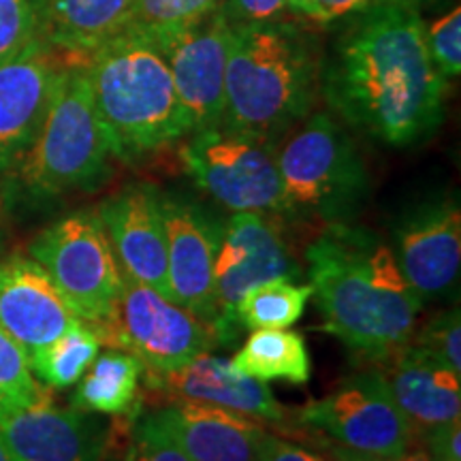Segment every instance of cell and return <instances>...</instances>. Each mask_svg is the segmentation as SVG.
Segmentation results:
<instances>
[{
	"instance_id": "5",
	"label": "cell",
	"mask_w": 461,
	"mask_h": 461,
	"mask_svg": "<svg viewBox=\"0 0 461 461\" xmlns=\"http://www.w3.org/2000/svg\"><path fill=\"white\" fill-rule=\"evenodd\" d=\"M112 160V143L96 112L86 65L67 60L41 129L7 176L11 190L26 203H50L101 186Z\"/></svg>"
},
{
	"instance_id": "6",
	"label": "cell",
	"mask_w": 461,
	"mask_h": 461,
	"mask_svg": "<svg viewBox=\"0 0 461 461\" xmlns=\"http://www.w3.org/2000/svg\"><path fill=\"white\" fill-rule=\"evenodd\" d=\"M288 221L350 224L370 197V173L359 148L330 112H312L278 143Z\"/></svg>"
},
{
	"instance_id": "10",
	"label": "cell",
	"mask_w": 461,
	"mask_h": 461,
	"mask_svg": "<svg viewBox=\"0 0 461 461\" xmlns=\"http://www.w3.org/2000/svg\"><path fill=\"white\" fill-rule=\"evenodd\" d=\"M305 428L331 438L348 451L389 461L414 442V431L397 408L378 367L344 378L322 400L297 412Z\"/></svg>"
},
{
	"instance_id": "13",
	"label": "cell",
	"mask_w": 461,
	"mask_h": 461,
	"mask_svg": "<svg viewBox=\"0 0 461 461\" xmlns=\"http://www.w3.org/2000/svg\"><path fill=\"white\" fill-rule=\"evenodd\" d=\"M391 250L423 303L451 297L461 267V212L453 194L406 207L391 227Z\"/></svg>"
},
{
	"instance_id": "41",
	"label": "cell",
	"mask_w": 461,
	"mask_h": 461,
	"mask_svg": "<svg viewBox=\"0 0 461 461\" xmlns=\"http://www.w3.org/2000/svg\"><path fill=\"white\" fill-rule=\"evenodd\" d=\"M374 3H389V5H411V7H419V5L434 3V0H374ZM372 3V5H374Z\"/></svg>"
},
{
	"instance_id": "40",
	"label": "cell",
	"mask_w": 461,
	"mask_h": 461,
	"mask_svg": "<svg viewBox=\"0 0 461 461\" xmlns=\"http://www.w3.org/2000/svg\"><path fill=\"white\" fill-rule=\"evenodd\" d=\"M0 461H17L14 451H11L7 440H5L3 434H0Z\"/></svg>"
},
{
	"instance_id": "15",
	"label": "cell",
	"mask_w": 461,
	"mask_h": 461,
	"mask_svg": "<svg viewBox=\"0 0 461 461\" xmlns=\"http://www.w3.org/2000/svg\"><path fill=\"white\" fill-rule=\"evenodd\" d=\"M65 62L43 37L0 62V180H7L41 129Z\"/></svg>"
},
{
	"instance_id": "3",
	"label": "cell",
	"mask_w": 461,
	"mask_h": 461,
	"mask_svg": "<svg viewBox=\"0 0 461 461\" xmlns=\"http://www.w3.org/2000/svg\"><path fill=\"white\" fill-rule=\"evenodd\" d=\"M321 48L293 20L230 24L222 124L280 141L319 99Z\"/></svg>"
},
{
	"instance_id": "25",
	"label": "cell",
	"mask_w": 461,
	"mask_h": 461,
	"mask_svg": "<svg viewBox=\"0 0 461 461\" xmlns=\"http://www.w3.org/2000/svg\"><path fill=\"white\" fill-rule=\"evenodd\" d=\"M101 346L99 327L79 321L56 342L28 355V363L34 376L43 380L45 387L67 389L77 384L90 363L99 357Z\"/></svg>"
},
{
	"instance_id": "31",
	"label": "cell",
	"mask_w": 461,
	"mask_h": 461,
	"mask_svg": "<svg viewBox=\"0 0 461 461\" xmlns=\"http://www.w3.org/2000/svg\"><path fill=\"white\" fill-rule=\"evenodd\" d=\"M221 7V0H135L131 26L165 28L188 24Z\"/></svg>"
},
{
	"instance_id": "9",
	"label": "cell",
	"mask_w": 461,
	"mask_h": 461,
	"mask_svg": "<svg viewBox=\"0 0 461 461\" xmlns=\"http://www.w3.org/2000/svg\"><path fill=\"white\" fill-rule=\"evenodd\" d=\"M96 327L103 344L129 350L148 374L180 370L216 346L205 322L129 276H124L113 316Z\"/></svg>"
},
{
	"instance_id": "22",
	"label": "cell",
	"mask_w": 461,
	"mask_h": 461,
	"mask_svg": "<svg viewBox=\"0 0 461 461\" xmlns=\"http://www.w3.org/2000/svg\"><path fill=\"white\" fill-rule=\"evenodd\" d=\"M135 0H45L43 39L65 60L92 51L131 26Z\"/></svg>"
},
{
	"instance_id": "26",
	"label": "cell",
	"mask_w": 461,
	"mask_h": 461,
	"mask_svg": "<svg viewBox=\"0 0 461 461\" xmlns=\"http://www.w3.org/2000/svg\"><path fill=\"white\" fill-rule=\"evenodd\" d=\"M312 295V285H293V280L265 282L241 297L235 321L252 331L288 330L302 319Z\"/></svg>"
},
{
	"instance_id": "29",
	"label": "cell",
	"mask_w": 461,
	"mask_h": 461,
	"mask_svg": "<svg viewBox=\"0 0 461 461\" xmlns=\"http://www.w3.org/2000/svg\"><path fill=\"white\" fill-rule=\"evenodd\" d=\"M425 48L448 84L461 73V7L455 5L431 24H425Z\"/></svg>"
},
{
	"instance_id": "21",
	"label": "cell",
	"mask_w": 461,
	"mask_h": 461,
	"mask_svg": "<svg viewBox=\"0 0 461 461\" xmlns=\"http://www.w3.org/2000/svg\"><path fill=\"white\" fill-rule=\"evenodd\" d=\"M378 370L387 380L391 395L411 423L414 436L423 438L440 425L461 420V376L417 344L408 342Z\"/></svg>"
},
{
	"instance_id": "19",
	"label": "cell",
	"mask_w": 461,
	"mask_h": 461,
	"mask_svg": "<svg viewBox=\"0 0 461 461\" xmlns=\"http://www.w3.org/2000/svg\"><path fill=\"white\" fill-rule=\"evenodd\" d=\"M0 434L17 461H96L99 445L88 417L43 393L22 406L0 403Z\"/></svg>"
},
{
	"instance_id": "28",
	"label": "cell",
	"mask_w": 461,
	"mask_h": 461,
	"mask_svg": "<svg viewBox=\"0 0 461 461\" xmlns=\"http://www.w3.org/2000/svg\"><path fill=\"white\" fill-rule=\"evenodd\" d=\"M43 393V387L34 380L24 348L0 327V403L22 406L39 400Z\"/></svg>"
},
{
	"instance_id": "38",
	"label": "cell",
	"mask_w": 461,
	"mask_h": 461,
	"mask_svg": "<svg viewBox=\"0 0 461 461\" xmlns=\"http://www.w3.org/2000/svg\"><path fill=\"white\" fill-rule=\"evenodd\" d=\"M389 461H434L431 459V455L428 453V448H425V445H412L406 448L402 455H397V457L389 459Z\"/></svg>"
},
{
	"instance_id": "27",
	"label": "cell",
	"mask_w": 461,
	"mask_h": 461,
	"mask_svg": "<svg viewBox=\"0 0 461 461\" xmlns=\"http://www.w3.org/2000/svg\"><path fill=\"white\" fill-rule=\"evenodd\" d=\"M45 0H0V62L43 37Z\"/></svg>"
},
{
	"instance_id": "33",
	"label": "cell",
	"mask_w": 461,
	"mask_h": 461,
	"mask_svg": "<svg viewBox=\"0 0 461 461\" xmlns=\"http://www.w3.org/2000/svg\"><path fill=\"white\" fill-rule=\"evenodd\" d=\"M221 9L229 24H263L291 14L286 0H221Z\"/></svg>"
},
{
	"instance_id": "1",
	"label": "cell",
	"mask_w": 461,
	"mask_h": 461,
	"mask_svg": "<svg viewBox=\"0 0 461 461\" xmlns=\"http://www.w3.org/2000/svg\"><path fill=\"white\" fill-rule=\"evenodd\" d=\"M447 92L411 5L374 3L346 17L321 51L319 95L339 122L380 146L428 141L445 120Z\"/></svg>"
},
{
	"instance_id": "4",
	"label": "cell",
	"mask_w": 461,
	"mask_h": 461,
	"mask_svg": "<svg viewBox=\"0 0 461 461\" xmlns=\"http://www.w3.org/2000/svg\"><path fill=\"white\" fill-rule=\"evenodd\" d=\"M82 62L113 158L135 163L190 135L169 65L146 31L129 26Z\"/></svg>"
},
{
	"instance_id": "32",
	"label": "cell",
	"mask_w": 461,
	"mask_h": 461,
	"mask_svg": "<svg viewBox=\"0 0 461 461\" xmlns=\"http://www.w3.org/2000/svg\"><path fill=\"white\" fill-rule=\"evenodd\" d=\"M126 461H193L163 429L146 414L129 431Z\"/></svg>"
},
{
	"instance_id": "8",
	"label": "cell",
	"mask_w": 461,
	"mask_h": 461,
	"mask_svg": "<svg viewBox=\"0 0 461 461\" xmlns=\"http://www.w3.org/2000/svg\"><path fill=\"white\" fill-rule=\"evenodd\" d=\"M34 258L77 319L90 325H105L115 312L124 274L96 212H73L31 241Z\"/></svg>"
},
{
	"instance_id": "16",
	"label": "cell",
	"mask_w": 461,
	"mask_h": 461,
	"mask_svg": "<svg viewBox=\"0 0 461 461\" xmlns=\"http://www.w3.org/2000/svg\"><path fill=\"white\" fill-rule=\"evenodd\" d=\"M96 214L107 230L122 274L169 299L160 188L146 182L129 184L103 201Z\"/></svg>"
},
{
	"instance_id": "24",
	"label": "cell",
	"mask_w": 461,
	"mask_h": 461,
	"mask_svg": "<svg viewBox=\"0 0 461 461\" xmlns=\"http://www.w3.org/2000/svg\"><path fill=\"white\" fill-rule=\"evenodd\" d=\"M230 366L261 383L308 384L312 359L302 333L291 330H258L235 353Z\"/></svg>"
},
{
	"instance_id": "35",
	"label": "cell",
	"mask_w": 461,
	"mask_h": 461,
	"mask_svg": "<svg viewBox=\"0 0 461 461\" xmlns=\"http://www.w3.org/2000/svg\"><path fill=\"white\" fill-rule=\"evenodd\" d=\"M423 440L434 461H461V420L428 431Z\"/></svg>"
},
{
	"instance_id": "7",
	"label": "cell",
	"mask_w": 461,
	"mask_h": 461,
	"mask_svg": "<svg viewBox=\"0 0 461 461\" xmlns=\"http://www.w3.org/2000/svg\"><path fill=\"white\" fill-rule=\"evenodd\" d=\"M180 158L190 180L218 205L288 221L278 141L221 122L184 137Z\"/></svg>"
},
{
	"instance_id": "18",
	"label": "cell",
	"mask_w": 461,
	"mask_h": 461,
	"mask_svg": "<svg viewBox=\"0 0 461 461\" xmlns=\"http://www.w3.org/2000/svg\"><path fill=\"white\" fill-rule=\"evenodd\" d=\"M193 461H261V420L203 402L177 400L149 412Z\"/></svg>"
},
{
	"instance_id": "37",
	"label": "cell",
	"mask_w": 461,
	"mask_h": 461,
	"mask_svg": "<svg viewBox=\"0 0 461 461\" xmlns=\"http://www.w3.org/2000/svg\"><path fill=\"white\" fill-rule=\"evenodd\" d=\"M322 447H325L327 451H330V455L336 461H383V459L370 457V455H361V453L348 451V448L333 445V442H322Z\"/></svg>"
},
{
	"instance_id": "30",
	"label": "cell",
	"mask_w": 461,
	"mask_h": 461,
	"mask_svg": "<svg viewBox=\"0 0 461 461\" xmlns=\"http://www.w3.org/2000/svg\"><path fill=\"white\" fill-rule=\"evenodd\" d=\"M419 348L434 357L438 363L461 376V316L459 308L445 310L420 327L419 336L412 338Z\"/></svg>"
},
{
	"instance_id": "2",
	"label": "cell",
	"mask_w": 461,
	"mask_h": 461,
	"mask_svg": "<svg viewBox=\"0 0 461 461\" xmlns=\"http://www.w3.org/2000/svg\"><path fill=\"white\" fill-rule=\"evenodd\" d=\"M305 261L322 316L321 331L372 363H384L412 342L425 303L376 233L336 224L310 244Z\"/></svg>"
},
{
	"instance_id": "11",
	"label": "cell",
	"mask_w": 461,
	"mask_h": 461,
	"mask_svg": "<svg viewBox=\"0 0 461 461\" xmlns=\"http://www.w3.org/2000/svg\"><path fill=\"white\" fill-rule=\"evenodd\" d=\"M302 265L293 258L280 229L263 214L240 212L222 222L214 265V322L218 346L235 342L240 325L235 310L252 288L272 280H295Z\"/></svg>"
},
{
	"instance_id": "17",
	"label": "cell",
	"mask_w": 461,
	"mask_h": 461,
	"mask_svg": "<svg viewBox=\"0 0 461 461\" xmlns=\"http://www.w3.org/2000/svg\"><path fill=\"white\" fill-rule=\"evenodd\" d=\"M79 321L34 258L15 255L0 263V327L26 355L56 342Z\"/></svg>"
},
{
	"instance_id": "34",
	"label": "cell",
	"mask_w": 461,
	"mask_h": 461,
	"mask_svg": "<svg viewBox=\"0 0 461 461\" xmlns=\"http://www.w3.org/2000/svg\"><path fill=\"white\" fill-rule=\"evenodd\" d=\"M372 3L374 0H310L308 7H305L303 20L330 26L359 14V11L370 7Z\"/></svg>"
},
{
	"instance_id": "36",
	"label": "cell",
	"mask_w": 461,
	"mask_h": 461,
	"mask_svg": "<svg viewBox=\"0 0 461 461\" xmlns=\"http://www.w3.org/2000/svg\"><path fill=\"white\" fill-rule=\"evenodd\" d=\"M261 461H330L312 448L295 445L285 438L265 431L261 440Z\"/></svg>"
},
{
	"instance_id": "12",
	"label": "cell",
	"mask_w": 461,
	"mask_h": 461,
	"mask_svg": "<svg viewBox=\"0 0 461 461\" xmlns=\"http://www.w3.org/2000/svg\"><path fill=\"white\" fill-rule=\"evenodd\" d=\"M157 41L169 65L190 132L221 124L224 112L230 24L218 7L188 24L141 28Z\"/></svg>"
},
{
	"instance_id": "23",
	"label": "cell",
	"mask_w": 461,
	"mask_h": 461,
	"mask_svg": "<svg viewBox=\"0 0 461 461\" xmlns=\"http://www.w3.org/2000/svg\"><path fill=\"white\" fill-rule=\"evenodd\" d=\"M143 363L135 355L122 350H109L90 363L84 376L77 380V389L71 397V406L82 412L113 414L129 417L140 414V380Z\"/></svg>"
},
{
	"instance_id": "39",
	"label": "cell",
	"mask_w": 461,
	"mask_h": 461,
	"mask_svg": "<svg viewBox=\"0 0 461 461\" xmlns=\"http://www.w3.org/2000/svg\"><path fill=\"white\" fill-rule=\"evenodd\" d=\"M286 3H288V9H291V14H293V15L303 17V14H305V7H308L310 0H286Z\"/></svg>"
},
{
	"instance_id": "14",
	"label": "cell",
	"mask_w": 461,
	"mask_h": 461,
	"mask_svg": "<svg viewBox=\"0 0 461 461\" xmlns=\"http://www.w3.org/2000/svg\"><path fill=\"white\" fill-rule=\"evenodd\" d=\"M167 233L169 299L212 330L214 322V265L222 222L197 199L160 190Z\"/></svg>"
},
{
	"instance_id": "42",
	"label": "cell",
	"mask_w": 461,
	"mask_h": 461,
	"mask_svg": "<svg viewBox=\"0 0 461 461\" xmlns=\"http://www.w3.org/2000/svg\"><path fill=\"white\" fill-rule=\"evenodd\" d=\"M0 244H3V224H0Z\"/></svg>"
},
{
	"instance_id": "20",
	"label": "cell",
	"mask_w": 461,
	"mask_h": 461,
	"mask_svg": "<svg viewBox=\"0 0 461 461\" xmlns=\"http://www.w3.org/2000/svg\"><path fill=\"white\" fill-rule=\"evenodd\" d=\"M148 387L169 400L212 403L263 423L278 425L286 419V408L280 406L267 383L240 374L230 361L207 353L176 372L148 374Z\"/></svg>"
}]
</instances>
